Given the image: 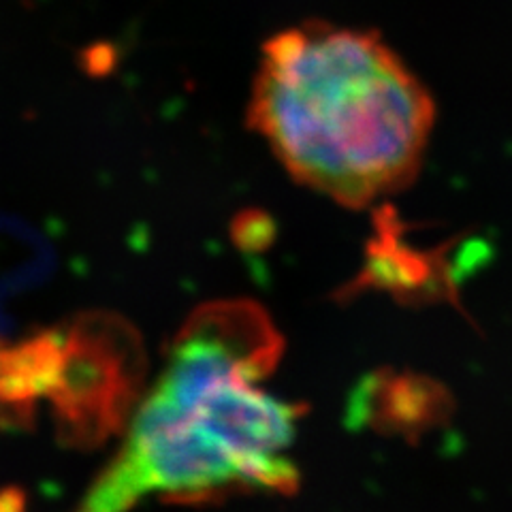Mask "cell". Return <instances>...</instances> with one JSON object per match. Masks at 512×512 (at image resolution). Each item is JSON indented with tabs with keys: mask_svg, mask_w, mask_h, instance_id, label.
I'll use <instances>...</instances> for the list:
<instances>
[{
	"mask_svg": "<svg viewBox=\"0 0 512 512\" xmlns=\"http://www.w3.org/2000/svg\"><path fill=\"white\" fill-rule=\"evenodd\" d=\"M280 350L254 303L197 310L73 512H133L150 498L192 504L246 489L291 493L299 410L261 387Z\"/></svg>",
	"mask_w": 512,
	"mask_h": 512,
	"instance_id": "obj_1",
	"label": "cell"
},
{
	"mask_svg": "<svg viewBox=\"0 0 512 512\" xmlns=\"http://www.w3.org/2000/svg\"><path fill=\"white\" fill-rule=\"evenodd\" d=\"M248 124L299 184L363 207L419 173L436 103L376 32L312 20L263 43Z\"/></svg>",
	"mask_w": 512,
	"mask_h": 512,
	"instance_id": "obj_2",
	"label": "cell"
}]
</instances>
